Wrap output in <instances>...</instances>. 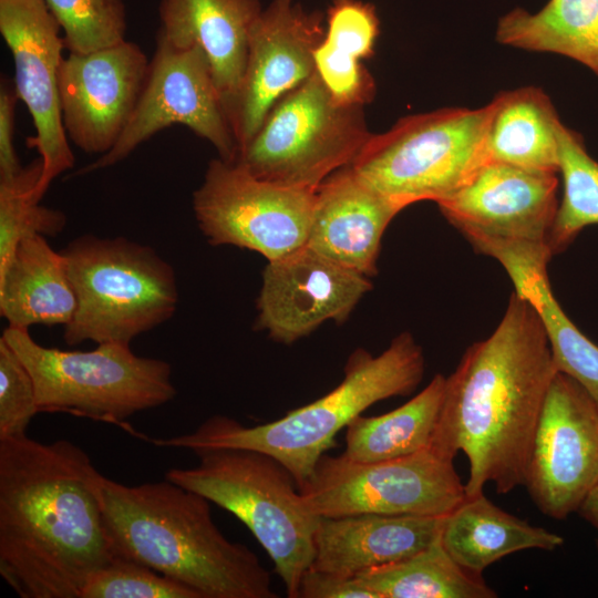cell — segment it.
I'll use <instances>...</instances> for the list:
<instances>
[{
  "label": "cell",
  "instance_id": "cell-33",
  "mask_svg": "<svg viewBox=\"0 0 598 598\" xmlns=\"http://www.w3.org/2000/svg\"><path fill=\"white\" fill-rule=\"evenodd\" d=\"M79 598H202L193 588L130 559L113 557L94 571Z\"/></svg>",
  "mask_w": 598,
  "mask_h": 598
},
{
  "label": "cell",
  "instance_id": "cell-3",
  "mask_svg": "<svg viewBox=\"0 0 598 598\" xmlns=\"http://www.w3.org/2000/svg\"><path fill=\"white\" fill-rule=\"evenodd\" d=\"M92 485L114 557L150 567L202 598H277L269 571L226 538L210 502L167 478L127 486L96 468Z\"/></svg>",
  "mask_w": 598,
  "mask_h": 598
},
{
  "label": "cell",
  "instance_id": "cell-37",
  "mask_svg": "<svg viewBox=\"0 0 598 598\" xmlns=\"http://www.w3.org/2000/svg\"><path fill=\"white\" fill-rule=\"evenodd\" d=\"M577 512L598 529V480L581 502Z\"/></svg>",
  "mask_w": 598,
  "mask_h": 598
},
{
  "label": "cell",
  "instance_id": "cell-18",
  "mask_svg": "<svg viewBox=\"0 0 598 598\" xmlns=\"http://www.w3.org/2000/svg\"><path fill=\"white\" fill-rule=\"evenodd\" d=\"M370 289L368 277L306 245L268 261L257 326L275 341L291 344L326 321L343 322Z\"/></svg>",
  "mask_w": 598,
  "mask_h": 598
},
{
  "label": "cell",
  "instance_id": "cell-2",
  "mask_svg": "<svg viewBox=\"0 0 598 598\" xmlns=\"http://www.w3.org/2000/svg\"><path fill=\"white\" fill-rule=\"evenodd\" d=\"M557 370L533 306L515 292L486 339L470 346L445 379L430 447L468 462L466 495L493 484L499 494L524 485L534 432Z\"/></svg>",
  "mask_w": 598,
  "mask_h": 598
},
{
  "label": "cell",
  "instance_id": "cell-5",
  "mask_svg": "<svg viewBox=\"0 0 598 598\" xmlns=\"http://www.w3.org/2000/svg\"><path fill=\"white\" fill-rule=\"evenodd\" d=\"M198 464L169 468L165 478L200 494L245 524L274 561L289 598L315 556L320 522L303 501L293 475L271 455L248 448L193 452Z\"/></svg>",
  "mask_w": 598,
  "mask_h": 598
},
{
  "label": "cell",
  "instance_id": "cell-38",
  "mask_svg": "<svg viewBox=\"0 0 598 598\" xmlns=\"http://www.w3.org/2000/svg\"><path fill=\"white\" fill-rule=\"evenodd\" d=\"M597 548H598V540H597Z\"/></svg>",
  "mask_w": 598,
  "mask_h": 598
},
{
  "label": "cell",
  "instance_id": "cell-27",
  "mask_svg": "<svg viewBox=\"0 0 598 598\" xmlns=\"http://www.w3.org/2000/svg\"><path fill=\"white\" fill-rule=\"evenodd\" d=\"M497 42L570 58L598 76V0H549L530 13L516 8L496 27Z\"/></svg>",
  "mask_w": 598,
  "mask_h": 598
},
{
  "label": "cell",
  "instance_id": "cell-14",
  "mask_svg": "<svg viewBox=\"0 0 598 598\" xmlns=\"http://www.w3.org/2000/svg\"><path fill=\"white\" fill-rule=\"evenodd\" d=\"M0 33L14 65V90L33 121L43 173L41 199L52 181L74 166L59 97V70L65 49L62 30L45 0H0Z\"/></svg>",
  "mask_w": 598,
  "mask_h": 598
},
{
  "label": "cell",
  "instance_id": "cell-26",
  "mask_svg": "<svg viewBox=\"0 0 598 598\" xmlns=\"http://www.w3.org/2000/svg\"><path fill=\"white\" fill-rule=\"evenodd\" d=\"M326 21L315 51L316 73L338 102L364 106L375 94L374 80L361 61L372 55L379 35L377 10L362 0H331Z\"/></svg>",
  "mask_w": 598,
  "mask_h": 598
},
{
  "label": "cell",
  "instance_id": "cell-30",
  "mask_svg": "<svg viewBox=\"0 0 598 598\" xmlns=\"http://www.w3.org/2000/svg\"><path fill=\"white\" fill-rule=\"evenodd\" d=\"M558 174L563 197L548 238L553 256L564 251L584 228L598 224V162L588 154L581 135L563 123Z\"/></svg>",
  "mask_w": 598,
  "mask_h": 598
},
{
  "label": "cell",
  "instance_id": "cell-34",
  "mask_svg": "<svg viewBox=\"0 0 598 598\" xmlns=\"http://www.w3.org/2000/svg\"><path fill=\"white\" fill-rule=\"evenodd\" d=\"M37 413L33 379L18 354L0 338V439L27 434Z\"/></svg>",
  "mask_w": 598,
  "mask_h": 598
},
{
  "label": "cell",
  "instance_id": "cell-31",
  "mask_svg": "<svg viewBox=\"0 0 598 598\" xmlns=\"http://www.w3.org/2000/svg\"><path fill=\"white\" fill-rule=\"evenodd\" d=\"M43 173L41 157L19 173L0 178V270L24 238L55 236L66 224L65 215L40 205L37 189Z\"/></svg>",
  "mask_w": 598,
  "mask_h": 598
},
{
  "label": "cell",
  "instance_id": "cell-17",
  "mask_svg": "<svg viewBox=\"0 0 598 598\" xmlns=\"http://www.w3.org/2000/svg\"><path fill=\"white\" fill-rule=\"evenodd\" d=\"M558 175L486 162L461 188L436 204L470 243L488 239L548 245L559 205Z\"/></svg>",
  "mask_w": 598,
  "mask_h": 598
},
{
  "label": "cell",
  "instance_id": "cell-16",
  "mask_svg": "<svg viewBox=\"0 0 598 598\" xmlns=\"http://www.w3.org/2000/svg\"><path fill=\"white\" fill-rule=\"evenodd\" d=\"M148 66L141 47L128 40L63 56L58 86L68 138L89 154L112 150L136 107Z\"/></svg>",
  "mask_w": 598,
  "mask_h": 598
},
{
  "label": "cell",
  "instance_id": "cell-1",
  "mask_svg": "<svg viewBox=\"0 0 598 598\" xmlns=\"http://www.w3.org/2000/svg\"><path fill=\"white\" fill-rule=\"evenodd\" d=\"M94 470L68 440L0 439V575L19 597L79 598L114 557Z\"/></svg>",
  "mask_w": 598,
  "mask_h": 598
},
{
  "label": "cell",
  "instance_id": "cell-19",
  "mask_svg": "<svg viewBox=\"0 0 598 598\" xmlns=\"http://www.w3.org/2000/svg\"><path fill=\"white\" fill-rule=\"evenodd\" d=\"M403 208L342 167L315 192L307 246L365 277L378 272L382 236Z\"/></svg>",
  "mask_w": 598,
  "mask_h": 598
},
{
  "label": "cell",
  "instance_id": "cell-24",
  "mask_svg": "<svg viewBox=\"0 0 598 598\" xmlns=\"http://www.w3.org/2000/svg\"><path fill=\"white\" fill-rule=\"evenodd\" d=\"M440 539L450 556L467 571L483 576L492 564L527 550H555L565 539L502 509L483 492L466 497L445 516Z\"/></svg>",
  "mask_w": 598,
  "mask_h": 598
},
{
  "label": "cell",
  "instance_id": "cell-36",
  "mask_svg": "<svg viewBox=\"0 0 598 598\" xmlns=\"http://www.w3.org/2000/svg\"><path fill=\"white\" fill-rule=\"evenodd\" d=\"M19 96L14 86L1 85L0 90V178L20 172L14 148L16 106Z\"/></svg>",
  "mask_w": 598,
  "mask_h": 598
},
{
  "label": "cell",
  "instance_id": "cell-23",
  "mask_svg": "<svg viewBox=\"0 0 598 598\" xmlns=\"http://www.w3.org/2000/svg\"><path fill=\"white\" fill-rule=\"evenodd\" d=\"M76 309V297L65 259L43 235L19 243L0 270V315L9 327L68 326Z\"/></svg>",
  "mask_w": 598,
  "mask_h": 598
},
{
  "label": "cell",
  "instance_id": "cell-7",
  "mask_svg": "<svg viewBox=\"0 0 598 598\" xmlns=\"http://www.w3.org/2000/svg\"><path fill=\"white\" fill-rule=\"evenodd\" d=\"M1 338L32 377L39 413H68L121 426L176 395L171 364L136 355L126 344L65 351L41 346L29 329L13 327Z\"/></svg>",
  "mask_w": 598,
  "mask_h": 598
},
{
  "label": "cell",
  "instance_id": "cell-28",
  "mask_svg": "<svg viewBox=\"0 0 598 598\" xmlns=\"http://www.w3.org/2000/svg\"><path fill=\"white\" fill-rule=\"evenodd\" d=\"M445 377L436 373L403 405L381 415L354 417L346 432L343 455L355 462H380L430 447L439 420Z\"/></svg>",
  "mask_w": 598,
  "mask_h": 598
},
{
  "label": "cell",
  "instance_id": "cell-20",
  "mask_svg": "<svg viewBox=\"0 0 598 598\" xmlns=\"http://www.w3.org/2000/svg\"><path fill=\"white\" fill-rule=\"evenodd\" d=\"M472 246L504 267L515 293L537 312L556 370L578 382L598 404V346L568 318L551 291L547 275L553 256L549 246L487 239Z\"/></svg>",
  "mask_w": 598,
  "mask_h": 598
},
{
  "label": "cell",
  "instance_id": "cell-4",
  "mask_svg": "<svg viewBox=\"0 0 598 598\" xmlns=\"http://www.w3.org/2000/svg\"><path fill=\"white\" fill-rule=\"evenodd\" d=\"M425 359L413 336L402 332L379 355L352 352L343 380L316 401L280 419L247 426L227 415H213L195 431L150 440L156 446L195 452L204 448H248L283 464L300 489L342 427L372 404L411 394L423 379Z\"/></svg>",
  "mask_w": 598,
  "mask_h": 598
},
{
  "label": "cell",
  "instance_id": "cell-25",
  "mask_svg": "<svg viewBox=\"0 0 598 598\" xmlns=\"http://www.w3.org/2000/svg\"><path fill=\"white\" fill-rule=\"evenodd\" d=\"M488 106L486 162L558 174L561 121L542 89L504 91Z\"/></svg>",
  "mask_w": 598,
  "mask_h": 598
},
{
  "label": "cell",
  "instance_id": "cell-21",
  "mask_svg": "<svg viewBox=\"0 0 598 598\" xmlns=\"http://www.w3.org/2000/svg\"><path fill=\"white\" fill-rule=\"evenodd\" d=\"M445 516L359 514L321 517L310 567L354 577L362 570L404 559L440 537Z\"/></svg>",
  "mask_w": 598,
  "mask_h": 598
},
{
  "label": "cell",
  "instance_id": "cell-9",
  "mask_svg": "<svg viewBox=\"0 0 598 598\" xmlns=\"http://www.w3.org/2000/svg\"><path fill=\"white\" fill-rule=\"evenodd\" d=\"M363 107L338 102L315 72L278 100L234 162L262 181L316 189L372 135Z\"/></svg>",
  "mask_w": 598,
  "mask_h": 598
},
{
  "label": "cell",
  "instance_id": "cell-35",
  "mask_svg": "<svg viewBox=\"0 0 598 598\" xmlns=\"http://www.w3.org/2000/svg\"><path fill=\"white\" fill-rule=\"evenodd\" d=\"M298 598H375L355 577H343L313 568L303 574Z\"/></svg>",
  "mask_w": 598,
  "mask_h": 598
},
{
  "label": "cell",
  "instance_id": "cell-8",
  "mask_svg": "<svg viewBox=\"0 0 598 598\" xmlns=\"http://www.w3.org/2000/svg\"><path fill=\"white\" fill-rule=\"evenodd\" d=\"M488 104L444 107L400 118L372 134L350 164L370 187L402 208L440 202L486 163Z\"/></svg>",
  "mask_w": 598,
  "mask_h": 598
},
{
  "label": "cell",
  "instance_id": "cell-12",
  "mask_svg": "<svg viewBox=\"0 0 598 598\" xmlns=\"http://www.w3.org/2000/svg\"><path fill=\"white\" fill-rule=\"evenodd\" d=\"M174 124L208 141L221 159H236L238 145L206 54L198 45L175 47L157 34L147 76L127 126L112 150L76 175L122 162L154 134Z\"/></svg>",
  "mask_w": 598,
  "mask_h": 598
},
{
  "label": "cell",
  "instance_id": "cell-10",
  "mask_svg": "<svg viewBox=\"0 0 598 598\" xmlns=\"http://www.w3.org/2000/svg\"><path fill=\"white\" fill-rule=\"evenodd\" d=\"M299 491L319 517L445 516L466 497L453 460L431 447L370 463L322 454Z\"/></svg>",
  "mask_w": 598,
  "mask_h": 598
},
{
  "label": "cell",
  "instance_id": "cell-6",
  "mask_svg": "<svg viewBox=\"0 0 598 598\" xmlns=\"http://www.w3.org/2000/svg\"><path fill=\"white\" fill-rule=\"evenodd\" d=\"M61 254L76 297L75 313L63 332L68 344L130 346L174 316L175 271L152 247L124 237L84 235Z\"/></svg>",
  "mask_w": 598,
  "mask_h": 598
},
{
  "label": "cell",
  "instance_id": "cell-22",
  "mask_svg": "<svg viewBox=\"0 0 598 598\" xmlns=\"http://www.w3.org/2000/svg\"><path fill=\"white\" fill-rule=\"evenodd\" d=\"M262 9L259 0H159L157 34L204 51L225 111L240 86L250 31Z\"/></svg>",
  "mask_w": 598,
  "mask_h": 598
},
{
  "label": "cell",
  "instance_id": "cell-29",
  "mask_svg": "<svg viewBox=\"0 0 598 598\" xmlns=\"http://www.w3.org/2000/svg\"><path fill=\"white\" fill-rule=\"evenodd\" d=\"M355 579L375 598H494L483 576L460 566L440 537L404 559L372 567Z\"/></svg>",
  "mask_w": 598,
  "mask_h": 598
},
{
  "label": "cell",
  "instance_id": "cell-11",
  "mask_svg": "<svg viewBox=\"0 0 598 598\" xmlns=\"http://www.w3.org/2000/svg\"><path fill=\"white\" fill-rule=\"evenodd\" d=\"M315 192L262 181L236 162L212 159L192 207L213 246H235L281 258L307 245Z\"/></svg>",
  "mask_w": 598,
  "mask_h": 598
},
{
  "label": "cell",
  "instance_id": "cell-15",
  "mask_svg": "<svg viewBox=\"0 0 598 598\" xmlns=\"http://www.w3.org/2000/svg\"><path fill=\"white\" fill-rule=\"evenodd\" d=\"M322 21L320 11H306L296 0H270L262 9L250 31L240 86L226 109L238 152L278 100L316 72Z\"/></svg>",
  "mask_w": 598,
  "mask_h": 598
},
{
  "label": "cell",
  "instance_id": "cell-32",
  "mask_svg": "<svg viewBox=\"0 0 598 598\" xmlns=\"http://www.w3.org/2000/svg\"><path fill=\"white\" fill-rule=\"evenodd\" d=\"M69 52L86 53L120 43L126 33L124 0H45Z\"/></svg>",
  "mask_w": 598,
  "mask_h": 598
},
{
  "label": "cell",
  "instance_id": "cell-13",
  "mask_svg": "<svg viewBox=\"0 0 598 598\" xmlns=\"http://www.w3.org/2000/svg\"><path fill=\"white\" fill-rule=\"evenodd\" d=\"M597 480L598 404L557 371L534 432L523 486L545 516L565 519Z\"/></svg>",
  "mask_w": 598,
  "mask_h": 598
}]
</instances>
